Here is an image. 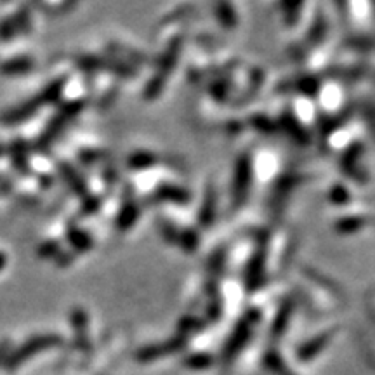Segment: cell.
<instances>
[{
    "label": "cell",
    "mask_w": 375,
    "mask_h": 375,
    "mask_svg": "<svg viewBox=\"0 0 375 375\" xmlns=\"http://www.w3.org/2000/svg\"><path fill=\"white\" fill-rule=\"evenodd\" d=\"M65 84H66L65 77L58 78V80H53L49 85L43 87L41 93L35 94L31 100L21 102V105L16 106V108L9 110L6 115H2V122L7 125H14L18 124V122H23L26 120V118L33 117L38 108L51 105V102H54L59 96H61L63 90H65Z\"/></svg>",
    "instance_id": "6da1fadb"
},
{
    "label": "cell",
    "mask_w": 375,
    "mask_h": 375,
    "mask_svg": "<svg viewBox=\"0 0 375 375\" xmlns=\"http://www.w3.org/2000/svg\"><path fill=\"white\" fill-rule=\"evenodd\" d=\"M63 344V339L56 334H42V335H35V337L28 339L21 347L14 351L9 358L6 360V366L9 370L18 369L19 365H23L28 358L33 356V354L42 353V351L51 349V347H56Z\"/></svg>",
    "instance_id": "7a4b0ae2"
},
{
    "label": "cell",
    "mask_w": 375,
    "mask_h": 375,
    "mask_svg": "<svg viewBox=\"0 0 375 375\" xmlns=\"http://www.w3.org/2000/svg\"><path fill=\"white\" fill-rule=\"evenodd\" d=\"M82 108H84V102L82 101H72V102H68V105L63 106L56 115L51 118L49 125H47L46 130H43L42 136L38 137V141H37L38 148L41 149L49 148L59 134L66 129V125H68L70 122H72L73 118L82 112Z\"/></svg>",
    "instance_id": "3957f363"
},
{
    "label": "cell",
    "mask_w": 375,
    "mask_h": 375,
    "mask_svg": "<svg viewBox=\"0 0 375 375\" xmlns=\"http://www.w3.org/2000/svg\"><path fill=\"white\" fill-rule=\"evenodd\" d=\"M30 19L31 14L28 7H21L18 13L4 19V21L0 23V41H9V38L18 37L23 31L28 30Z\"/></svg>",
    "instance_id": "277c9868"
},
{
    "label": "cell",
    "mask_w": 375,
    "mask_h": 375,
    "mask_svg": "<svg viewBox=\"0 0 375 375\" xmlns=\"http://www.w3.org/2000/svg\"><path fill=\"white\" fill-rule=\"evenodd\" d=\"M77 65L80 66L82 70H106V72H113L120 75L127 73V68H124V66L118 65V63L108 61V59H101L97 56H80L77 59Z\"/></svg>",
    "instance_id": "5b68a950"
},
{
    "label": "cell",
    "mask_w": 375,
    "mask_h": 375,
    "mask_svg": "<svg viewBox=\"0 0 375 375\" xmlns=\"http://www.w3.org/2000/svg\"><path fill=\"white\" fill-rule=\"evenodd\" d=\"M72 323L75 330V344L80 351H89V337H87V317L82 310L75 307L72 311Z\"/></svg>",
    "instance_id": "8992f818"
},
{
    "label": "cell",
    "mask_w": 375,
    "mask_h": 375,
    "mask_svg": "<svg viewBox=\"0 0 375 375\" xmlns=\"http://www.w3.org/2000/svg\"><path fill=\"white\" fill-rule=\"evenodd\" d=\"M59 172H61L63 179L66 181V184L73 189V193H77L78 196H84V199H87V184L85 181L82 179L80 174L77 172V169L63 162V164H59Z\"/></svg>",
    "instance_id": "52a82bcc"
},
{
    "label": "cell",
    "mask_w": 375,
    "mask_h": 375,
    "mask_svg": "<svg viewBox=\"0 0 375 375\" xmlns=\"http://www.w3.org/2000/svg\"><path fill=\"white\" fill-rule=\"evenodd\" d=\"M33 68V61L28 56L21 58H13L7 59L0 65V73L7 75V77H16V75H25Z\"/></svg>",
    "instance_id": "ba28073f"
},
{
    "label": "cell",
    "mask_w": 375,
    "mask_h": 375,
    "mask_svg": "<svg viewBox=\"0 0 375 375\" xmlns=\"http://www.w3.org/2000/svg\"><path fill=\"white\" fill-rule=\"evenodd\" d=\"M9 157H11V160H13V165L16 171L21 174L28 172V167H30L28 148H26V144L23 143V141H14V143L11 144Z\"/></svg>",
    "instance_id": "9c48e42d"
},
{
    "label": "cell",
    "mask_w": 375,
    "mask_h": 375,
    "mask_svg": "<svg viewBox=\"0 0 375 375\" xmlns=\"http://www.w3.org/2000/svg\"><path fill=\"white\" fill-rule=\"evenodd\" d=\"M68 242L72 243L73 248L84 252L90 247V238L85 231L78 230V228H70L68 230Z\"/></svg>",
    "instance_id": "30bf717a"
},
{
    "label": "cell",
    "mask_w": 375,
    "mask_h": 375,
    "mask_svg": "<svg viewBox=\"0 0 375 375\" xmlns=\"http://www.w3.org/2000/svg\"><path fill=\"white\" fill-rule=\"evenodd\" d=\"M59 252H61L59 250V243L53 242V240L42 243L41 248H38V254H41L42 258H58Z\"/></svg>",
    "instance_id": "8fae6325"
},
{
    "label": "cell",
    "mask_w": 375,
    "mask_h": 375,
    "mask_svg": "<svg viewBox=\"0 0 375 375\" xmlns=\"http://www.w3.org/2000/svg\"><path fill=\"white\" fill-rule=\"evenodd\" d=\"M56 259H58V263L61 264V266H66V264H68L70 260H72V255H70V252H68V254H63V252H59Z\"/></svg>",
    "instance_id": "7c38bea8"
},
{
    "label": "cell",
    "mask_w": 375,
    "mask_h": 375,
    "mask_svg": "<svg viewBox=\"0 0 375 375\" xmlns=\"http://www.w3.org/2000/svg\"><path fill=\"white\" fill-rule=\"evenodd\" d=\"M7 347H9V342H7V341H4L2 344H0V363H2L4 358H6Z\"/></svg>",
    "instance_id": "4fadbf2b"
},
{
    "label": "cell",
    "mask_w": 375,
    "mask_h": 375,
    "mask_svg": "<svg viewBox=\"0 0 375 375\" xmlns=\"http://www.w3.org/2000/svg\"><path fill=\"white\" fill-rule=\"evenodd\" d=\"M4 266H6V255L0 254V271L4 270Z\"/></svg>",
    "instance_id": "5bb4252c"
},
{
    "label": "cell",
    "mask_w": 375,
    "mask_h": 375,
    "mask_svg": "<svg viewBox=\"0 0 375 375\" xmlns=\"http://www.w3.org/2000/svg\"><path fill=\"white\" fill-rule=\"evenodd\" d=\"M4 155V148H2V146H0V157H2Z\"/></svg>",
    "instance_id": "9a60e30c"
}]
</instances>
